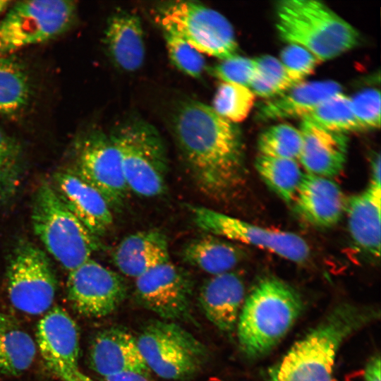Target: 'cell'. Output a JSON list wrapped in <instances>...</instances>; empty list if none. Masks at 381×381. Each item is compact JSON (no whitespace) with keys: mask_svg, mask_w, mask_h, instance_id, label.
Listing matches in <instances>:
<instances>
[{"mask_svg":"<svg viewBox=\"0 0 381 381\" xmlns=\"http://www.w3.org/2000/svg\"><path fill=\"white\" fill-rule=\"evenodd\" d=\"M63 381H95L78 368H64L53 372Z\"/></svg>","mask_w":381,"mask_h":381,"instance_id":"cell-38","label":"cell"},{"mask_svg":"<svg viewBox=\"0 0 381 381\" xmlns=\"http://www.w3.org/2000/svg\"><path fill=\"white\" fill-rule=\"evenodd\" d=\"M276 28L282 40L306 48L320 61L339 56L358 45L360 40L354 27L315 0L279 1Z\"/></svg>","mask_w":381,"mask_h":381,"instance_id":"cell-4","label":"cell"},{"mask_svg":"<svg viewBox=\"0 0 381 381\" xmlns=\"http://www.w3.org/2000/svg\"><path fill=\"white\" fill-rule=\"evenodd\" d=\"M192 295L190 277L170 258L135 278V301L164 320L172 322L188 318Z\"/></svg>","mask_w":381,"mask_h":381,"instance_id":"cell-13","label":"cell"},{"mask_svg":"<svg viewBox=\"0 0 381 381\" xmlns=\"http://www.w3.org/2000/svg\"><path fill=\"white\" fill-rule=\"evenodd\" d=\"M140 352L150 371L171 380L193 377L208 358L206 346L176 322H150L136 338Z\"/></svg>","mask_w":381,"mask_h":381,"instance_id":"cell-7","label":"cell"},{"mask_svg":"<svg viewBox=\"0 0 381 381\" xmlns=\"http://www.w3.org/2000/svg\"><path fill=\"white\" fill-rule=\"evenodd\" d=\"M105 381H152L149 377L133 372L122 373L104 377Z\"/></svg>","mask_w":381,"mask_h":381,"instance_id":"cell-40","label":"cell"},{"mask_svg":"<svg viewBox=\"0 0 381 381\" xmlns=\"http://www.w3.org/2000/svg\"><path fill=\"white\" fill-rule=\"evenodd\" d=\"M30 97V84L25 69L9 56H0V115L13 116Z\"/></svg>","mask_w":381,"mask_h":381,"instance_id":"cell-28","label":"cell"},{"mask_svg":"<svg viewBox=\"0 0 381 381\" xmlns=\"http://www.w3.org/2000/svg\"><path fill=\"white\" fill-rule=\"evenodd\" d=\"M163 32L168 53L174 66L188 75L199 78L205 69L202 54L178 35Z\"/></svg>","mask_w":381,"mask_h":381,"instance_id":"cell-34","label":"cell"},{"mask_svg":"<svg viewBox=\"0 0 381 381\" xmlns=\"http://www.w3.org/2000/svg\"><path fill=\"white\" fill-rule=\"evenodd\" d=\"M303 309L298 293L275 277L261 280L247 297L237 321L241 350L250 358L270 351L292 327Z\"/></svg>","mask_w":381,"mask_h":381,"instance_id":"cell-3","label":"cell"},{"mask_svg":"<svg viewBox=\"0 0 381 381\" xmlns=\"http://www.w3.org/2000/svg\"><path fill=\"white\" fill-rule=\"evenodd\" d=\"M255 95L244 86L222 82L216 91L212 109L231 122L243 121L250 113Z\"/></svg>","mask_w":381,"mask_h":381,"instance_id":"cell-32","label":"cell"},{"mask_svg":"<svg viewBox=\"0 0 381 381\" xmlns=\"http://www.w3.org/2000/svg\"><path fill=\"white\" fill-rule=\"evenodd\" d=\"M163 31L183 39L200 53L225 60L238 46L229 21L218 11L188 1L166 3L157 11Z\"/></svg>","mask_w":381,"mask_h":381,"instance_id":"cell-9","label":"cell"},{"mask_svg":"<svg viewBox=\"0 0 381 381\" xmlns=\"http://www.w3.org/2000/svg\"><path fill=\"white\" fill-rule=\"evenodd\" d=\"M254 59L235 56L222 60L211 68V73L224 83H234L248 88L255 73Z\"/></svg>","mask_w":381,"mask_h":381,"instance_id":"cell-35","label":"cell"},{"mask_svg":"<svg viewBox=\"0 0 381 381\" xmlns=\"http://www.w3.org/2000/svg\"><path fill=\"white\" fill-rule=\"evenodd\" d=\"M341 90L340 84L333 80L303 81L262 102L255 119L262 122L303 119L325 100L341 93Z\"/></svg>","mask_w":381,"mask_h":381,"instance_id":"cell-21","label":"cell"},{"mask_svg":"<svg viewBox=\"0 0 381 381\" xmlns=\"http://www.w3.org/2000/svg\"><path fill=\"white\" fill-rule=\"evenodd\" d=\"M173 129L199 191L217 201L231 197L244 178L242 142L236 126L211 107L189 99L176 109Z\"/></svg>","mask_w":381,"mask_h":381,"instance_id":"cell-1","label":"cell"},{"mask_svg":"<svg viewBox=\"0 0 381 381\" xmlns=\"http://www.w3.org/2000/svg\"><path fill=\"white\" fill-rule=\"evenodd\" d=\"M379 316L377 310L336 307L298 340L270 373V381H332L337 353L353 333Z\"/></svg>","mask_w":381,"mask_h":381,"instance_id":"cell-2","label":"cell"},{"mask_svg":"<svg viewBox=\"0 0 381 381\" xmlns=\"http://www.w3.org/2000/svg\"><path fill=\"white\" fill-rule=\"evenodd\" d=\"M244 294L242 278L231 271L207 279L200 289L198 301L208 320L220 331L229 333L237 325Z\"/></svg>","mask_w":381,"mask_h":381,"instance_id":"cell-20","label":"cell"},{"mask_svg":"<svg viewBox=\"0 0 381 381\" xmlns=\"http://www.w3.org/2000/svg\"><path fill=\"white\" fill-rule=\"evenodd\" d=\"M9 300L18 310L40 315L51 308L56 291V278L45 253L24 242L13 250L6 271Z\"/></svg>","mask_w":381,"mask_h":381,"instance_id":"cell-11","label":"cell"},{"mask_svg":"<svg viewBox=\"0 0 381 381\" xmlns=\"http://www.w3.org/2000/svg\"><path fill=\"white\" fill-rule=\"evenodd\" d=\"M21 160L22 152L18 143L0 128V198L13 191Z\"/></svg>","mask_w":381,"mask_h":381,"instance_id":"cell-33","label":"cell"},{"mask_svg":"<svg viewBox=\"0 0 381 381\" xmlns=\"http://www.w3.org/2000/svg\"><path fill=\"white\" fill-rule=\"evenodd\" d=\"M36 341L52 372L78 368L80 344L76 324L62 308H51L39 321Z\"/></svg>","mask_w":381,"mask_h":381,"instance_id":"cell-17","label":"cell"},{"mask_svg":"<svg viewBox=\"0 0 381 381\" xmlns=\"http://www.w3.org/2000/svg\"><path fill=\"white\" fill-rule=\"evenodd\" d=\"M254 61L256 69L249 89L255 95L271 99L299 83L277 58L263 55Z\"/></svg>","mask_w":381,"mask_h":381,"instance_id":"cell-30","label":"cell"},{"mask_svg":"<svg viewBox=\"0 0 381 381\" xmlns=\"http://www.w3.org/2000/svg\"><path fill=\"white\" fill-rule=\"evenodd\" d=\"M104 43L112 61L121 69L133 72L143 64V31L137 15L124 11L113 14L107 25Z\"/></svg>","mask_w":381,"mask_h":381,"instance_id":"cell-24","label":"cell"},{"mask_svg":"<svg viewBox=\"0 0 381 381\" xmlns=\"http://www.w3.org/2000/svg\"><path fill=\"white\" fill-rule=\"evenodd\" d=\"M255 165L272 191L287 204L293 202L304 174L297 160L259 155Z\"/></svg>","mask_w":381,"mask_h":381,"instance_id":"cell-27","label":"cell"},{"mask_svg":"<svg viewBox=\"0 0 381 381\" xmlns=\"http://www.w3.org/2000/svg\"><path fill=\"white\" fill-rule=\"evenodd\" d=\"M31 219L36 236L68 272L90 259L100 248L98 237L68 210L49 183L38 188Z\"/></svg>","mask_w":381,"mask_h":381,"instance_id":"cell-5","label":"cell"},{"mask_svg":"<svg viewBox=\"0 0 381 381\" xmlns=\"http://www.w3.org/2000/svg\"><path fill=\"white\" fill-rule=\"evenodd\" d=\"M170 258L167 236L157 229L138 231L125 237L116 246L112 260L123 275L137 278Z\"/></svg>","mask_w":381,"mask_h":381,"instance_id":"cell-23","label":"cell"},{"mask_svg":"<svg viewBox=\"0 0 381 381\" xmlns=\"http://www.w3.org/2000/svg\"><path fill=\"white\" fill-rule=\"evenodd\" d=\"M181 255L186 263L214 276L231 272L244 252L233 242L207 234L187 243Z\"/></svg>","mask_w":381,"mask_h":381,"instance_id":"cell-25","label":"cell"},{"mask_svg":"<svg viewBox=\"0 0 381 381\" xmlns=\"http://www.w3.org/2000/svg\"><path fill=\"white\" fill-rule=\"evenodd\" d=\"M110 135L119 150L128 190L147 198L164 193L168 161L164 143L155 128L143 119H131Z\"/></svg>","mask_w":381,"mask_h":381,"instance_id":"cell-6","label":"cell"},{"mask_svg":"<svg viewBox=\"0 0 381 381\" xmlns=\"http://www.w3.org/2000/svg\"><path fill=\"white\" fill-rule=\"evenodd\" d=\"M280 59L291 75L298 83L313 73L320 62L308 49L294 44H289L282 50Z\"/></svg>","mask_w":381,"mask_h":381,"instance_id":"cell-37","label":"cell"},{"mask_svg":"<svg viewBox=\"0 0 381 381\" xmlns=\"http://www.w3.org/2000/svg\"><path fill=\"white\" fill-rule=\"evenodd\" d=\"M302 120L344 134L363 131L353 114L351 98L342 92L325 100Z\"/></svg>","mask_w":381,"mask_h":381,"instance_id":"cell-29","label":"cell"},{"mask_svg":"<svg viewBox=\"0 0 381 381\" xmlns=\"http://www.w3.org/2000/svg\"><path fill=\"white\" fill-rule=\"evenodd\" d=\"M348 229L356 246L379 257L381 246V186L370 183L363 192L347 200Z\"/></svg>","mask_w":381,"mask_h":381,"instance_id":"cell-22","label":"cell"},{"mask_svg":"<svg viewBox=\"0 0 381 381\" xmlns=\"http://www.w3.org/2000/svg\"><path fill=\"white\" fill-rule=\"evenodd\" d=\"M14 1L0 0V18L8 9V8L13 4Z\"/></svg>","mask_w":381,"mask_h":381,"instance_id":"cell-42","label":"cell"},{"mask_svg":"<svg viewBox=\"0 0 381 381\" xmlns=\"http://www.w3.org/2000/svg\"><path fill=\"white\" fill-rule=\"evenodd\" d=\"M52 186L68 210L93 235L99 237L110 229L111 208L96 189L73 171L56 173Z\"/></svg>","mask_w":381,"mask_h":381,"instance_id":"cell-16","label":"cell"},{"mask_svg":"<svg viewBox=\"0 0 381 381\" xmlns=\"http://www.w3.org/2000/svg\"><path fill=\"white\" fill-rule=\"evenodd\" d=\"M76 11L72 1H14L0 18V56L55 38L71 27Z\"/></svg>","mask_w":381,"mask_h":381,"instance_id":"cell-8","label":"cell"},{"mask_svg":"<svg viewBox=\"0 0 381 381\" xmlns=\"http://www.w3.org/2000/svg\"><path fill=\"white\" fill-rule=\"evenodd\" d=\"M293 202L297 213L307 222L330 227L341 219L347 200L330 178L304 173Z\"/></svg>","mask_w":381,"mask_h":381,"instance_id":"cell-19","label":"cell"},{"mask_svg":"<svg viewBox=\"0 0 381 381\" xmlns=\"http://www.w3.org/2000/svg\"><path fill=\"white\" fill-rule=\"evenodd\" d=\"M195 224L206 234L267 250L296 263H303L310 247L293 232L270 229L200 205L187 206Z\"/></svg>","mask_w":381,"mask_h":381,"instance_id":"cell-10","label":"cell"},{"mask_svg":"<svg viewBox=\"0 0 381 381\" xmlns=\"http://www.w3.org/2000/svg\"><path fill=\"white\" fill-rule=\"evenodd\" d=\"M66 287L73 308L84 316L97 318L116 310L127 293L120 274L92 258L68 272Z\"/></svg>","mask_w":381,"mask_h":381,"instance_id":"cell-14","label":"cell"},{"mask_svg":"<svg viewBox=\"0 0 381 381\" xmlns=\"http://www.w3.org/2000/svg\"><path fill=\"white\" fill-rule=\"evenodd\" d=\"M35 353L32 337L0 313V377L24 372L32 363Z\"/></svg>","mask_w":381,"mask_h":381,"instance_id":"cell-26","label":"cell"},{"mask_svg":"<svg viewBox=\"0 0 381 381\" xmlns=\"http://www.w3.org/2000/svg\"><path fill=\"white\" fill-rule=\"evenodd\" d=\"M380 362L379 355L370 358L364 370L365 381H380Z\"/></svg>","mask_w":381,"mask_h":381,"instance_id":"cell-39","label":"cell"},{"mask_svg":"<svg viewBox=\"0 0 381 381\" xmlns=\"http://www.w3.org/2000/svg\"><path fill=\"white\" fill-rule=\"evenodd\" d=\"M73 171L96 189L111 208L123 205L129 190L110 135L99 129L84 133L75 145Z\"/></svg>","mask_w":381,"mask_h":381,"instance_id":"cell-12","label":"cell"},{"mask_svg":"<svg viewBox=\"0 0 381 381\" xmlns=\"http://www.w3.org/2000/svg\"><path fill=\"white\" fill-rule=\"evenodd\" d=\"M302 145L299 129L286 124L272 126L262 132L258 139L260 155L298 161Z\"/></svg>","mask_w":381,"mask_h":381,"instance_id":"cell-31","label":"cell"},{"mask_svg":"<svg viewBox=\"0 0 381 381\" xmlns=\"http://www.w3.org/2000/svg\"><path fill=\"white\" fill-rule=\"evenodd\" d=\"M302 145L298 162L306 173L332 178L344 169L349 139L346 134L325 130L302 120Z\"/></svg>","mask_w":381,"mask_h":381,"instance_id":"cell-18","label":"cell"},{"mask_svg":"<svg viewBox=\"0 0 381 381\" xmlns=\"http://www.w3.org/2000/svg\"><path fill=\"white\" fill-rule=\"evenodd\" d=\"M353 114L363 131L380 126V92L366 89L351 98Z\"/></svg>","mask_w":381,"mask_h":381,"instance_id":"cell-36","label":"cell"},{"mask_svg":"<svg viewBox=\"0 0 381 381\" xmlns=\"http://www.w3.org/2000/svg\"><path fill=\"white\" fill-rule=\"evenodd\" d=\"M371 181L370 183L381 186L380 183V156L375 155L371 162Z\"/></svg>","mask_w":381,"mask_h":381,"instance_id":"cell-41","label":"cell"},{"mask_svg":"<svg viewBox=\"0 0 381 381\" xmlns=\"http://www.w3.org/2000/svg\"><path fill=\"white\" fill-rule=\"evenodd\" d=\"M89 363L91 368L104 378L127 372L150 377L151 373L136 338L119 327L104 329L95 336L90 347Z\"/></svg>","mask_w":381,"mask_h":381,"instance_id":"cell-15","label":"cell"}]
</instances>
